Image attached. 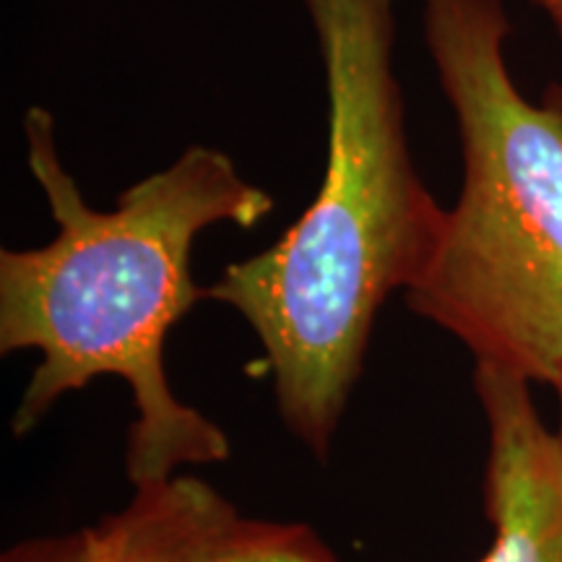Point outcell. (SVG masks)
<instances>
[{"label": "cell", "mask_w": 562, "mask_h": 562, "mask_svg": "<svg viewBox=\"0 0 562 562\" xmlns=\"http://www.w3.org/2000/svg\"><path fill=\"white\" fill-rule=\"evenodd\" d=\"M425 45L461 136L463 186L406 305L476 362L562 375V87L539 102L505 63L501 0H422Z\"/></svg>", "instance_id": "3957f363"}, {"label": "cell", "mask_w": 562, "mask_h": 562, "mask_svg": "<svg viewBox=\"0 0 562 562\" xmlns=\"http://www.w3.org/2000/svg\"><path fill=\"white\" fill-rule=\"evenodd\" d=\"M554 389H558V393H560V430H558V438L562 442V375H560V381L554 383Z\"/></svg>", "instance_id": "52a82bcc"}, {"label": "cell", "mask_w": 562, "mask_h": 562, "mask_svg": "<svg viewBox=\"0 0 562 562\" xmlns=\"http://www.w3.org/2000/svg\"><path fill=\"white\" fill-rule=\"evenodd\" d=\"M531 3L550 16L554 30H558V34L562 37V0H531Z\"/></svg>", "instance_id": "8992f818"}, {"label": "cell", "mask_w": 562, "mask_h": 562, "mask_svg": "<svg viewBox=\"0 0 562 562\" xmlns=\"http://www.w3.org/2000/svg\"><path fill=\"white\" fill-rule=\"evenodd\" d=\"M24 133L58 235L42 248L0 250V351L42 355L13 435L37 427L68 391L115 375L128 383L136 409L125 453L133 484L227 461L222 427L167 383L165 341L206 297L191 273L195 237L220 222L256 227L273 211L271 193L245 180L224 151L191 146L123 191L115 209L97 211L63 167L50 112L26 110Z\"/></svg>", "instance_id": "6da1fadb"}, {"label": "cell", "mask_w": 562, "mask_h": 562, "mask_svg": "<svg viewBox=\"0 0 562 562\" xmlns=\"http://www.w3.org/2000/svg\"><path fill=\"white\" fill-rule=\"evenodd\" d=\"M133 487L123 510L60 537L24 539L0 562H339L311 526L245 516L199 476Z\"/></svg>", "instance_id": "277c9868"}, {"label": "cell", "mask_w": 562, "mask_h": 562, "mask_svg": "<svg viewBox=\"0 0 562 562\" xmlns=\"http://www.w3.org/2000/svg\"><path fill=\"white\" fill-rule=\"evenodd\" d=\"M302 3L326 74V172L300 220L269 250L227 266L206 297L250 323L273 370L281 419L326 461L375 315L425 277L448 209L412 159L393 74L396 0Z\"/></svg>", "instance_id": "7a4b0ae2"}, {"label": "cell", "mask_w": 562, "mask_h": 562, "mask_svg": "<svg viewBox=\"0 0 562 562\" xmlns=\"http://www.w3.org/2000/svg\"><path fill=\"white\" fill-rule=\"evenodd\" d=\"M474 391L487 419L484 505L495 529L476 562H562V442L547 430L531 383L476 362Z\"/></svg>", "instance_id": "5b68a950"}]
</instances>
